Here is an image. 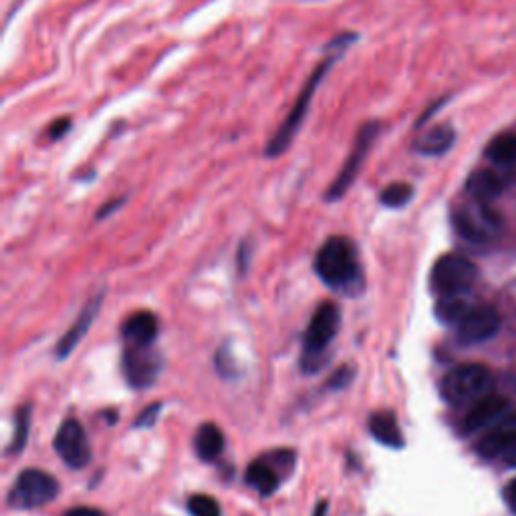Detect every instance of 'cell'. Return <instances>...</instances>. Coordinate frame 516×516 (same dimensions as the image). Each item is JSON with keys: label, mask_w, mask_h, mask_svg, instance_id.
I'll return each mask as SVG.
<instances>
[{"label": "cell", "mask_w": 516, "mask_h": 516, "mask_svg": "<svg viewBox=\"0 0 516 516\" xmlns=\"http://www.w3.org/2000/svg\"><path fill=\"white\" fill-rule=\"evenodd\" d=\"M355 41H357V32H341L329 42V45L325 47L327 57L323 59L319 65L315 67V71L307 79L305 88L300 89L299 97L295 101V106H292V109L289 111L287 119L281 124V127L277 129V134L271 137L269 143H266V148H264V156L266 158H271V160L279 158L290 148V143L295 142L299 129H300V125H303L305 117L309 114V107H311L315 91L319 89V85L323 83L327 73L331 71L333 65L337 63L343 55H346V51L351 45H354Z\"/></svg>", "instance_id": "1"}, {"label": "cell", "mask_w": 516, "mask_h": 516, "mask_svg": "<svg viewBox=\"0 0 516 516\" xmlns=\"http://www.w3.org/2000/svg\"><path fill=\"white\" fill-rule=\"evenodd\" d=\"M315 271L331 289L351 290L361 282L357 248L347 236L327 238L315 256Z\"/></svg>", "instance_id": "2"}, {"label": "cell", "mask_w": 516, "mask_h": 516, "mask_svg": "<svg viewBox=\"0 0 516 516\" xmlns=\"http://www.w3.org/2000/svg\"><path fill=\"white\" fill-rule=\"evenodd\" d=\"M494 380L490 369L478 364H468L452 369V372L444 377L440 392L442 398L452 403V406H464V403L475 401L484 398L490 392Z\"/></svg>", "instance_id": "3"}, {"label": "cell", "mask_w": 516, "mask_h": 516, "mask_svg": "<svg viewBox=\"0 0 516 516\" xmlns=\"http://www.w3.org/2000/svg\"><path fill=\"white\" fill-rule=\"evenodd\" d=\"M59 494L55 476L39 468L23 470L8 494V506L14 511H34L53 502Z\"/></svg>", "instance_id": "4"}, {"label": "cell", "mask_w": 516, "mask_h": 516, "mask_svg": "<svg viewBox=\"0 0 516 516\" xmlns=\"http://www.w3.org/2000/svg\"><path fill=\"white\" fill-rule=\"evenodd\" d=\"M339 325H341V313L337 305L323 303L317 309L305 333V343H303L305 372H315V369H319L315 361H319L323 357L327 347L331 346V341L337 337Z\"/></svg>", "instance_id": "5"}, {"label": "cell", "mask_w": 516, "mask_h": 516, "mask_svg": "<svg viewBox=\"0 0 516 516\" xmlns=\"http://www.w3.org/2000/svg\"><path fill=\"white\" fill-rule=\"evenodd\" d=\"M382 127L383 125L380 122H367L359 127L354 150H351L349 158L346 160V163H343L337 178H335V182L329 186V190H327L325 194L327 202H337L347 194L351 184L357 180L361 168H364L365 158L369 156V152H372L373 143L377 142V137H380Z\"/></svg>", "instance_id": "6"}, {"label": "cell", "mask_w": 516, "mask_h": 516, "mask_svg": "<svg viewBox=\"0 0 516 516\" xmlns=\"http://www.w3.org/2000/svg\"><path fill=\"white\" fill-rule=\"evenodd\" d=\"M476 279V266L466 256L444 254L436 261L432 269V289L438 295H454L466 292Z\"/></svg>", "instance_id": "7"}, {"label": "cell", "mask_w": 516, "mask_h": 516, "mask_svg": "<svg viewBox=\"0 0 516 516\" xmlns=\"http://www.w3.org/2000/svg\"><path fill=\"white\" fill-rule=\"evenodd\" d=\"M454 228L462 238L470 243H486L501 228V220L488 208V204H480L472 200V204L462 206L454 212Z\"/></svg>", "instance_id": "8"}, {"label": "cell", "mask_w": 516, "mask_h": 516, "mask_svg": "<svg viewBox=\"0 0 516 516\" xmlns=\"http://www.w3.org/2000/svg\"><path fill=\"white\" fill-rule=\"evenodd\" d=\"M55 452L69 468L81 470L91 462L89 438L77 419H65L55 436Z\"/></svg>", "instance_id": "9"}, {"label": "cell", "mask_w": 516, "mask_h": 516, "mask_svg": "<svg viewBox=\"0 0 516 516\" xmlns=\"http://www.w3.org/2000/svg\"><path fill=\"white\" fill-rule=\"evenodd\" d=\"M161 372V357L152 346H127L124 354V373L135 390L150 387Z\"/></svg>", "instance_id": "10"}, {"label": "cell", "mask_w": 516, "mask_h": 516, "mask_svg": "<svg viewBox=\"0 0 516 516\" xmlns=\"http://www.w3.org/2000/svg\"><path fill=\"white\" fill-rule=\"evenodd\" d=\"M501 329V315L494 307H475L472 311L464 317L458 323V341L462 346H478L493 339Z\"/></svg>", "instance_id": "11"}, {"label": "cell", "mask_w": 516, "mask_h": 516, "mask_svg": "<svg viewBox=\"0 0 516 516\" xmlns=\"http://www.w3.org/2000/svg\"><path fill=\"white\" fill-rule=\"evenodd\" d=\"M274 462L266 458H256L251 466L246 468V484L254 488L258 494L271 496L277 493L281 486V472L277 466H285L290 470L292 466V454L290 452H274L271 454Z\"/></svg>", "instance_id": "12"}, {"label": "cell", "mask_w": 516, "mask_h": 516, "mask_svg": "<svg viewBox=\"0 0 516 516\" xmlns=\"http://www.w3.org/2000/svg\"><path fill=\"white\" fill-rule=\"evenodd\" d=\"M511 410V401L502 398V395H484L476 401L466 418L462 421L464 434H475L478 429H484L488 426H494L501 421Z\"/></svg>", "instance_id": "13"}, {"label": "cell", "mask_w": 516, "mask_h": 516, "mask_svg": "<svg viewBox=\"0 0 516 516\" xmlns=\"http://www.w3.org/2000/svg\"><path fill=\"white\" fill-rule=\"evenodd\" d=\"M516 444V416L502 418L480 438L476 452L483 458H502L506 450Z\"/></svg>", "instance_id": "14"}, {"label": "cell", "mask_w": 516, "mask_h": 516, "mask_svg": "<svg viewBox=\"0 0 516 516\" xmlns=\"http://www.w3.org/2000/svg\"><path fill=\"white\" fill-rule=\"evenodd\" d=\"M101 303H103V297L97 295V297H93L88 305H85V309L79 313V317H77V321L71 325V329H69L63 335V339L59 341V346H57V357L59 359L69 357L73 354V349L79 346V341L85 337V335H88L93 321L97 319Z\"/></svg>", "instance_id": "15"}, {"label": "cell", "mask_w": 516, "mask_h": 516, "mask_svg": "<svg viewBox=\"0 0 516 516\" xmlns=\"http://www.w3.org/2000/svg\"><path fill=\"white\" fill-rule=\"evenodd\" d=\"M502 190L504 182L493 170H476L466 180L468 196L480 204H493L496 198H501Z\"/></svg>", "instance_id": "16"}, {"label": "cell", "mask_w": 516, "mask_h": 516, "mask_svg": "<svg viewBox=\"0 0 516 516\" xmlns=\"http://www.w3.org/2000/svg\"><path fill=\"white\" fill-rule=\"evenodd\" d=\"M456 142L454 127L448 124H440L426 129L418 140L414 142V150L419 152L421 156H442L448 152Z\"/></svg>", "instance_id": "17"}, {"label": "cell", "mask_w": 516, "mask_h": 516, "mask_svg": "<svg viewBox=\"0 0 516 516\" xmlns=\"http://www.w3.org/2000/svg\"><path fill=\"white\" fill-rule=\"evenodd\" d=\"M158 319L152 313H135L124 323V339L127 346H152L158 337Z\"/></svg>", "instance_id": "18"}, {"label": "cell", "mask_w": 516, "mask_h": 516, "mask_svg": "<svg viewBox=\"0 0 516 516\" xmlns=\"http://www.w3.org/2000/svg\"><path fill=\"white\" fill-rule=\"evenodd\" d=\"M369 432H372L377 442L387 446V448H401L403 446L400 424L392 411H375V414L369 418Z\"/></svg>", "instance_id": "19"}, {"label": "cell", "mask_w": 516, "mask_h": 516, "mask_svg": "<svg viewBox=\"0 0 516 516\" xmlns=\"http://www.w3.org/2000/svg\"><path fill=\"white\" fill-rule=\"evenodd\" d=\"M475 305L466 292H454V295H442L438 299L436 305V315L438 319L446 325H458L464 317H466Z\"/></svg>", "instance_id": "20"}, {"label": "cell", "mask_w": 516, "mask_h": 516, "mask_svg": "<svg viewBox=\"0 0 516 516\" xmlns=\"http://www.w3.org/2000/svg\"><path fill=\"white\" fill-rule=\"evenodd\" d=\"M194 448L196 454L200 456V460L212 462L225 450V434L220 432L217 424H202L198 428L194 438Z\"/></svg>", "instance_id": "21"}, {"label": "cell", "mask_w": 516, "mask_h": 516, "mask_svg": "<svg viewBox=\"0 0 516 516\" xmlns=\"http://www.w3.org/2000/svg\"><path fill=\"white\" fill-rule=\"evenodd\" d=\"M486 158L498 166H512L516 163V132L498 134L493 142L486 145Z\"/></svg>", "instance_id": "22"}, {"label": "cell", "mask_w": 516, "mask_h": 516, "mask_svg": "<svg viewBox=\"0 0 516 516\" xmlns=\"http://www.w3.org/2000/svg\"><path fill=\"white\" fill-rule=\"evenodd\" d=\"M411 198H414V188L408 182H393L383 188L380 194V202L387 208H403Z\"/></svg>", "instance_id": "23"}, {"label": "cell", "mask_w": 516, "mask_h": 516, "mask_svg": "<svg viewBox=\"0 0 516 516\" xmlns=\"http://www.w3.org/2000/svg\"><path fill=\"white\" fill-rule=\"evenodd\" d=\"M188 511H190L192 516H222L217 498L208 494H194L190 501H188Z\"/></svg>", "instance_id": "24"}, {"label": "cell", "mask_w": 516, "mask_h": 516, "mask_svg": "<svg viewBox=\"0 0 516 516\" xmlns=\"http://www.w3.org/2000/svg\"><path fill=\"white\" fill-rule=\"evenodd\" d=\"M31 428V406H23L16 411V429H14V440L11 446V452H21L27 444Z\"/></svg>", "instance_id": "25"}, {"label": "cell", "mask_w": 516, "mask_h": 516, "mask_svg": "<svg viewBox=\"0 0 516 516\" xmlns=\"http://www.w3.org/2000/svg\"><path fill=\"white\" fill-rule=\"evenodd\" d=\"M71 127H73V119L71 117H59V119H55L53 124L49 125L47 134H49L51 140L59 142V140H61V137H65L69 134V129H71Z\"/></svg>", "instance_id": "26"}, {"label": "cell", "mask_w": 516, "mask_h": 516, "mask_svg": "<svg viewBox=\"0 0 516 516\" xmlns=\"http://www.w3.org/2000/svg\"><path fill=\"white\" fill-rule=\"evenodd\" d=\"M160 410L161 406L160 403H152V406L145 408L140 416H137L135 419V426L137 428H152L153 424H156V419L160 416Z\"/></svg>", "instance_id": "27"}, {"label": "cell", "mask_w": 516, "mask_h": 516, "mask_svg": "<svg viewBox=\"0 0 516 516\" xmlns=\"http://www.w3.org/2000/svg\"><path fill=\"white\" fill-rule=\"evenodd\" d=\"M67 516H106L99 509H91V506H77V509L69 511Z\"/></svg>", "instance_id": "28"}, {"label": "cell", "mask_w": 516, "mask_h": 516, "mask_svg": "<svg viewBox=\"0 0 516 516\" xmlns=\"http://www.w3.org/2000/svg\"><path fill=\"white\" fill-rule=\"evenodd\" d=\"M124 200L125 198H119V200H111L109 204H106L103 206V208L97 212V218H106L107 214H111V212H115V208H119V206L124 204Z\"/></svg>", "instance_id": "29"}, {"label": "cell", "mask_w": 516, "mask_h": 516, "mask_svg": "<svg viewBox=\"0 0 516 516\" xmlns=\"http://www.w3.org/2000/svg\"><path fill=\"white\" fill-rule=\"evenodd\" d=\"M504 496H506V502L511 504V509L516 512V480H512V483L506 486Z\"/></svg>", "instance_id": "30"}, {"label": "cell", "mask_w": 516, "mask_h": 516, "mask_svg": "<svg viewBox=\"0 0 516 516\" xmlns=\"http://www.w3.org/2000/svg\"><path fill=\"white\" fill-rule=\"evenodd\" d=\"M502 458H504L506 464H511V466H516V444L512 446V448L506 450V454L502 456Z\"/></svg>", "instance_id": "31"}, {"label": "cell", "mask_w": 516, "mask_h": 516, "mask_svg": "<svg viewBox=\"0 0 516 516\" xmlns=\"http://www.w3.org/2000/svg\"><path fill=\"white\" fill-rule=\"evenodd\" d=\"M327 506H329V504H327V501L317 504V509H315V514H313V516H327Z\"/></svg>", "instance_id": "32"}]
</instances>
